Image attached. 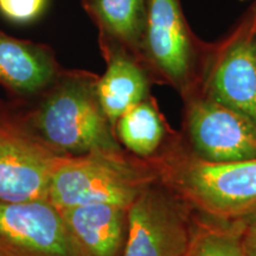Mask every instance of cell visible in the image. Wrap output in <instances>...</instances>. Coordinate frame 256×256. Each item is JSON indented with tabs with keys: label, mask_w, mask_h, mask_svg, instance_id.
Masks as SVG:
<instances>
[{
	"label": "cell",
	"mask_w": 256,
	"mask_h": 256,
	"mask_svg": "<svg viewBox=\"0 0 256 256\" xmlns=\"http://www.w3.org/2000/svg\"><path fill=\"white\" fill-rule=\"evenodd\" d=\"M96 78L72 74L56 82L34 116L48 144L69 153H114L107 118L96 94Z\"/></svg>",
	"instance_id": "obj_1"
},
{
	"label": "cell",
	"mask_w": 256,
	"mask_h": 256,
	"mask_svg": "<svg viewBox=\"0 0 256 256\" xmlns=\"http://www.w3.org/2000/svg\"><path fill=\"white\" fill-rule=\"evenodd\" d=\"M212 46L192 32L180 0H147L142 60L184 94L200 92Z\"/></svg>",
	"instance_id": "obj_2"
},
{
	"label": "cell",
	"mask_w": 256,
	"mask_h": 256,
	"mask_svg": "<svg viewBox=\"0 0 256 256\" xmlns=\"http://www.w3.org/2000/svg\"><path fill=\"white\" fill-rule=\"evenodd\" d=\"M146 185L142 174L114 153L62 156L51 177L48 200L58 210L96 203L128 210Z\"/></svg>",
	"instance_id": "obj_3"
},
{
	"label": "cell",
	"mask_w": 256,
	"mask_h": 256,
	"mask_svg": "<svg viewBox=\"0 0 256 256\" xmlns=\"http://www.w3.org/2000/svg\"><path fill=\"white\" fill-rule=\"evenodd\" d=\"M200 94L256 124V0L211 49Z\"/></svg>",
	"instance_id": "obj_4"
},
{
	"label": "cell",
	"mask_w": 256,
	"mask_h": 256,
	"mask_svg": "<svg viewBox=\"0 0 256 256\" xmlns=\"http://www.w3.org/2000/svg\"><path fill=\"white\" fill-rule=\"evenodd\" d=\"M192 238L178 204L164 190L147 184L127 210L121 256H186Z\"/></svg>",
	"instance_id": "obj_5"
},
{
	"label": "cell",
	"mask_w": 256,
	"mask_h": 256,
	"mask_svg": "<svg viewBox=\"0 0 256 256\" xmlns=\"http://www.w3.org/2000/svg\"><path fill=\"white\" fill-rule=\"evenodd\" d=\"M0 244L17 256H84L48 200L0 202Z\"/></svg>",
	"instance_id": "obj_6"
},
{
	"label": "cell",
	"mask_w": 256,
	"mask_h": 256,
	"mask_svg": "<svg viewBox=\"0 0 256 256\" xmlns=\"http://www.w3.org/2000/svg\"><path fill=\"white\" fill-rule=\"evenodd\" d=\"M177 185L211 214H247L256 206V158L190 162L177 174Z\"/></svg>",
	"instance_id": "obj_7"
},
{
	"label": "cell",
	"mask_w": 256,
	"mask_h": 256,
	"mask_svg": "<svg viewBox=\"0 0 256 256\" xmlns=\"http://www.w3.org/2000/svg\"><path fill=\"white\" fill-rule=\"evenodd\" d=\"M188 124L200 160L232 162L256 158V124L206 95L191 96Z\"/></svg>",
	"instance_id": "obj_8"
},
{
	"label": "cell",
	"mask_w": 256,
	"mask_h": 256,
	"mask_svg": "<svg viewBox=\"0 0 256 256\" xmlns=\"http://www.w3.org/2000/svg\"><path fill=\"white\" fill-rule=\"evenodd\" d=\"M60 156L20 134L0 132V202L48 200Z\"/></svg>",
	"instance_id": "obj_9"
},
{
	"label": "cell",
	"mask_w": 256,
	"mask_h": 256,
	"mask_svg": "<svg viewBox=\"0 0 256 256\" xmlns=\"http://www.w3.org/2000/svg\"><path fill=\"white\" fill-rule=\"evenodd\" d=\"M107 69L96 80V94L108 122H118L121 115L146 100L150 80L142 60L110 42H101Z\"/></svg>",
	"instance_id": "obj_10"
},
{
	"label": "cell",
	"mask_w": 256,
	"mask_h": 256,
	"mask_svg": "<svg viewBox=\"0 0 256 256\" xmlns=\"http://www.w3.org/2000/svg\"><path fill=\"white\" fill-rule=\"evenodd\" d=\"M84 256H121L127 236V210L112 204H86L60 210Z\"/></svg>",
	"instance_id": "obj_11"
},
{
	"label": "cell",
	"mask_w": 256,
	"mask_h": 256,
	"mask_svg": "<svg viewBox=\"0 0 256 256\" xmlns=\"http://www.w3.org/2000/svg\"><path fill=\"white\" fill-rule=\"evenodd\" d=\"M57 64L46 46L0 32V84L18 94H36L55 83Z\"/></svg>",
	"instance_id": "obj_12"
},
{
	"label": "cell",
	"mask_w": 256,
	"mask_h": 256,
	"mask_svg": "<svg viewBox=\"0 0 256 256\" xmlns=\"http://www.w3.org/2000/svg\"><path fill=\"white\" fill-rule=\"evenodd\" d=\"M147 0H82L86 12L98 31L101 42H110L142 62Z\"/></svg>",
	"instance_id": "obj_13"
},
{
	"label": "cell",
	"mask_w": 256,
	"mask_h": 256,
	"mask_svg": "<svg viewBox=\"0 0 256 256\" xmlns=\"http://www.w3.org/2000/svg\"><path fill=\"white\" fill-rule=\"evenodd\" d=\"M118 134L121 142L140 156L154 153L164 136V126L156 107L150 100L127 110L118 120Z\"/></svg>",
	"instance_id": "obj_14"
},
{
	"label": "cell",
	"mask_w": 256,
	"mask_h": 256,
	"mask_svg": "<svg viewBox=\"0 0 256 256\" xmlns=\"http://www.w3.org/2000/svg\"><path fill=\"white\" fill-rule=\"evenodd\" d=\"M241 229L202 230L192 238L186 256H247L241 244Z\"/></svg>",
	"instance_id": "obj_15"
},
{
	"label": "cell",
	"mask_w": 256,
	"mask_h": 256,
	"mask_svg": "<svg viewBox=\"0 0 256 256\" xmlns=\"http://www.w3.org/2000/svg\"><path fill=\"white\" fill-rule=\"evenodd\" d=\"M49 0H0V14L14 24L25 25L43 16Z\"/></svg>",
	"instance_id": "obj_16"
},
{
	"label": "cell",
	"mask_w": 256,
	"mask_h": 256,
	"mask_svg": "<svg viewBox=\"0 0 256 256\" xmlns=\"http://www.w3.org/2000/svg\"><path fill=\"white\" fill-rule=\"evenodd\" d=\"M241 244L247 256H256V226L244 224L241 229Z\"/></svg>",
	"instance_id": "obj_17"
},
{
	"label": "cell",
	"mask_w": 256,
	"mask_h": 256,
	"mask_svg": "<svg viewBox=\"0 0 256 256\" xmlns=\"http://www.w3.org/2000/svg\"><path fill=\"white\" fill-rule=\"evenodd\" d=\"M244 220H246L244 224H249V226H256V206L248 211V214L246 215Z\"/></svg>",
	"instance_id": "obj_18"
},
{
	"label": "cell",
	"mask_w": 256,
	"mask_h": 256,
	"mask_svg": "<svg viewBox=\"0 0 256 256\" xmlns=\"http://www.w3.org/2000/svg\"><path fill=\"white\" fill-rule=\"evenodd\" d=\"M0 256H17V255L14 254L12 252H10L8 249H6L4 246L0 244Z\"/></svg>",
	"instance_id": "obj_19"
},
{
	"label": "cell",
	"mask_w": 256,
	"mask_h": 256,
	"mask_svg": "<svg viewBox=\"0 0 256 256\" xmlns=\"http://www.w3.org/2000/svg\"><path fill=\"white\" fill-rule=\"evenodd\" d=\"M241 2H244V0H241Z\"/></svg>",
	"instance_id": "obj_20"
}]
</instances>
